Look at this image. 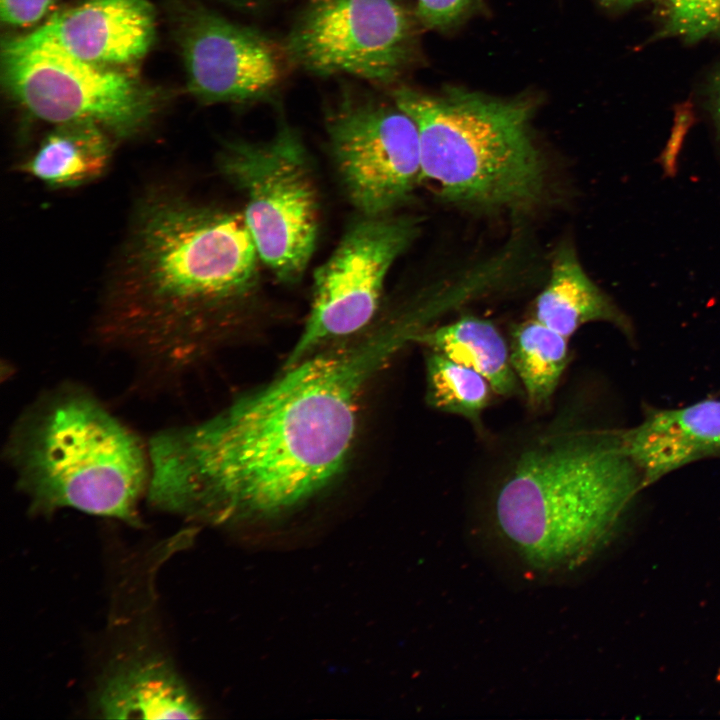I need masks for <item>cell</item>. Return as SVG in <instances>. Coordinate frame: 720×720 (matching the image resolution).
<instances>
[{"mask_svg": "<svg viewBox=\"0 0 720 720\" xmlns=\"http://www.w3.org/2000/svg\"><path fill=\"white\" fill-rule=\"evenodd\" d=\"M643 488L621 431L556 429L514 455L494 489L492 517L529 568L568 572L605 545Z\"/></svg>", "mask_w": 720, "mask_h": 720, "instance_id": "cell-3", "label": "cell"}, {"mask_svg": "<svg viewBox=\"0 0 720 720\" xmlns=\"http://www.w3.org/2000/svg\"><path fill=\"white\" fill-rule=\"evenodd\" d=\"M708 110L720 139V69L714 75L708 93Z\"/></svg>", "mask_w": 720, "mask_h": 720, "instance_id": "cell-23", "label": "cell"}, {"mask_svg": "<svg viewBox=\"0 0 720 720\" xmlns=\"http://www.w3.org/2000/svg\"><path fill=\"white\" fill-rule=\"evenodd\" d=\"M231 2L240 6H251L256 3V0H230Z\"/></svg>", "mask_w": 720, "mask_h": 720, "instance_id": "cell-25", "label": "cell"}, {"mask_svg": "<svg viewBox=\"0 0 720 720\" xmlns=\"http://www.w3.org/2000/svg\"><path fill=\"white\" fill-rule=\"evenodd\" d=\"M55 0H0L3 23L25 27L40 21Z\"/></svg>", "mask_w": 720, "mask_h": 720, "instance_id": "cell-22", "label": "cell"}, {"mask_svg": "<svg viewBox=\"0 0 720 720\" xmlns=\"http://www.w3.org/2000/svg\"><path fill=\"white\" fill-rule=\"evenodd\" d=\"M407 341L400 323L384 324L313 353L205 420L154 434L149 504L224 523L311 498L346 463L360 392Z\"/></svg>", "mask_w": 720, "mask_h": 720, "instance_id": "cell-1", "label": "cell"}, {"mask_svg": "<svg viewBox=\"0 0 720 720\" xmlns=\"http://www.w3.org/2000/svg\"><path fill=\"white\" fill-rule=\"evenodd\" d=\"M392 100L414 121L422 181L442 199L485 211L528 209L542 199L546 168L527 100L411 88L393 90Z\"/></svg>", "mask_w": 720, "mask_h": 720, "instance_id": "cell-5", "label": "cell"}, {"mask_svg": "<svg viewBox=\"0 0 720 720\" xmlns=\"http://www.w3.org/2000/svg\"><path fill=\"white\" fill-rule=\"evenodd\" d=\"M96 712L107 719H199L202 710L172 664L138 656L115 664L100 681Z\"/></svg>", "mask_w": 720, "mask_h": 720, "instance_id": "cell-14", "label": "cell"}, {"mask_svg": "<svg viewBox=\"0 0 720 720\" xmlns=\"http://www.w3.org/2000/svg\"><path fill=\"white\" fill-rule=\"evenodd\" d=\"M411 341L475 370L500 396H514L519 391L509 343L489 320L464 315L445 325L418 330Z\"/></svg>", "mask_w": 720, "mask_h": 720, "instance_id": "cell-17", "label": "cell"}, {"mask_svg": "<svg viewBox=\"0 0 720 720\" xmlns=\"http://www.w3.org/2000/svg\"><path fill=\"white\" fill-rule=\"evenodd\" d=\"M425 362L428 404L480 426L494 392L486 378L433 350L428 351Z\"/></svg>", "mask_w": 720, "mask_h": 720, "instance_id": "cell-19", "label": "cell"}, {"mask_svg": "<svg viewBox=\"0 0 720 720\" xmlns=\"http://www.w3.org/2000/svg\"><path fill=\"white\" fill-rule=\"evenodd\" d=\"M621 437L645 488L690 463L720 456V400L647 408L643 420Z\"/></svg>", "mask_w": 720, "mask_h": 720, "instance_id": "cell-13", "label": "cell"}, {"mask_svg": "<svg viewBox=\"0 0 720 720\" xmlns=\"http://www.w3.org/2000/svg\"><path fill=\"white\" fill-rule=\"evenodd\" d=\"M661 37L697 42L720 33V0H663Z\"/></svg>", "mask_w": 720, "mask_h": 720, "instance_id": "cell-20", "label": "cell"}, {"mask_svg": "<svg viewBox=\"0 0 720 720\" xmlns=\"http://www.w3.org/2000/svg\"><path fill=\"white\" fill-rule=\"evenodd\" d=\"M220 167L245 197L243 216L260 260L278 280H298L315 248L319 205L296 132L284 125L264 142L232 141Z\"/></svg>", "mask_w": 720, "mask_h": 720, "instance_id": "cell-6", "label": "cell"}, {"mask_svg": "<svg viewBox=\"0 0 720 720\" xmlns=\"http://www.w3.org/2000/svg\"><path fill=\"white\" fill-rule=\"evenodd\" d=\"M1 71L10 96L54 124L89 121L128 137L152 120L160 104L155 89L121 68L84 61L29 34L3 45Z\"/></svg>", "mask_w": 720, "mask_h": 720, "instance_id": "cell-7", "label": "cell"}, {"mask_svg": "<svg viewBox=\"0 0 720 720\" xmlns=\"http://www.w3.org/2000/svg\"><path fill=\"white\" fill-rule=\"evenodd\" d=\"M509 352L512 368L530 406L544 407L567 367L568 338L533 318L512 328Z\"/></svg>", "mask_w": 720, "mask_h": 720, "instance_id": "cell-18", "label": "cell"}, {"mask_svg": "<svg viewBox=\"0 0 720 720\" xmlns=\"http://www.w3.org/2000/svg\"><path fill=\"white\" fill-rule=\"evenodd\" d=\"M417 18L427 27L443 28L454 23L472 0H415Z\"/></svg>", "mask_w": 720, "mask_h": 720, "instance_id": "cell-21", "label": "cell"}, {"mask_svg": "<svg viewBox=\"0 0 720 720\" xmlns=\"http://www.w3.org/2000/svg\"><path fill=\"white\" fill-rule=\"evenodd\" d=\"M178 16L187 86L199 101L250 102L280 83L286 52L264 34L196 4L184 6Z\"/></svg>", "mask_w": 720, "mask_h": 720, "instance_id": "cell-11", "label": "cell"}, {"mask_svg": "<svg viewBox=\"0 0 720 720\" xmlns=\"http://www.w3.org/2000/svg\"><path fill=\"white\" fill-rule=\"evenodd\" d=\"M136 224L94 336L142 386L176 388L204 354L211 316L251 287L260 258L243 213L159 197Z\"/></svg>", "mask_w": 720, "mask_h": 720, "instance_id": "cell-2", "label": "cell"}, {"mask_svg": "<svg viewBox=\"0 0 720 720\" xmlns=\"http://www.w3.org/2000/svg\"><path fill=\"white\" fill-rule=\"evenodd\" d=\"M533 315L568 339L591 322L609 323L626 337H634L630 318L588 276L568 245L554 255L550 277L536 298Z\"/></svg>", "mask_w": 720, "mask_h": 720, "instance_id": "cell-15", "label": "cell"}, {"mask_svg": "<svg viewBox=\"0 0 720 720\" xmlns=\"http://www.w3.org/2000/svg\"><path fill=\"white\" fill-rule=\"evenodd\" d=\"M414 43L413 19L397 0H308L284 50L313 74L386 86L408 66Z\"/></svg>", "mask_w": 720, "mask_h": 720, "instance_id": "cell-8", "label": "cell"}, {"mask_svg": "<svg viewBox=\"0 0 720 720\" xmlns=\"http://www.w3.org/2000/svg\"><path fill=\"white\" fill-rule=\"evenodd\" d=\"M327 130L341 183L362 216L390 214L422 181L417 127L395 103L344 99Z\"/></svg>", "mask_w": 720, "mask_h": 720, "instance_id": "cell-10", "label": "cell"}, {"mask_svg": "<svg viewBox=\"0 0 720 720\" xmlns=\"http://www.w3.org/2000/svg\"><path fill=\"white\" fill-rule=\"evenodd\" d=\"M4 457L32 513L72 508L141 525L148 444L85 386L63 383L39 394L11 427Z\"/></svg>", "mask_w": 720, "mask_h": 720, "instance_id": "cell-4", "label": "cell"}, {"mask_svg": "<svg viewBox=\"0 0 720 720\" xmlns=\"http://www.w3.org/2000/svg\"><path fill=\"white\" fill-rule=\"evenodd\" d=\"M109 135L107 130L94 122L55 124L21 168L55 188L86 184L100 176L110 161Z\"/></svg>", "mask_w": 720, "mask_h": 720, "instance_id": "cell-16", "label": "cell"}, {"mask_svg": "<svg viewBox=\"0 0 720 720\" xmlns=\"http://www.w3.org/2000/svg\"><path fill=\"white\" fill-rule=\"evenodd\" d=\"M418 224L408 216H362L316 269L311 309L285 369L323 345L363 330L380 305L396 259L414 240Z\"/></svg>", "mask_w": 720, "mask_h": 720, "instance_id": "cell-9", "label": "cell"}, {"mask_svg": "<svg viewBox=\"0 0 720 720\" xmlns=\"http://www.w3.org/2000/svg\"><path fill=\"white\" fill-rule=\"evenodd\" d=\"M607 8H626L646 0H599Z\"/></svg>", "mask_w": 720, "mask_h": 720, "instance_id": "cell-24", "label": "cell"}, {"mask_svg": "<svg viewBox=\"0 0 720 720\" xmlns=\"http://www.w3.org/2000/svg\"><path fill=\"white\" fill-rule=\"evenodd\" d=\"M155 34L148 0H82L29 33L84 61L117 68L141 60Z\"/></svg>", "mask_w": 720, "mask_h": 720, "instance_id": "cell-12", "label": "cell"}]
</instances>
